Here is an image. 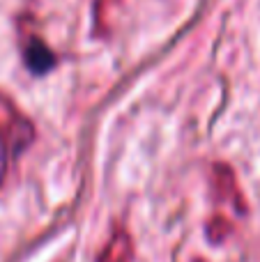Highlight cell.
<instances>
[{
	"mask_svg": "<svg viewBox=\"0 0 260 262\" xmlns=\"http://www.w3.org/2000/svg\"><path fill=\"white\" fill-rule=\"evenodd\" d=\"M134 258V242L124 228H115L111 239L106 242L104 251L99 253L97 262H132Z\"/></svg>",
	"mask_w": 260,
	"mask_h": 262,
	"instance_id": "obj_1",
	"label": "cell"
}]
</instances>
